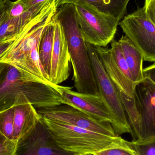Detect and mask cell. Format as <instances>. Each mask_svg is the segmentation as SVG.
Instances as JSON below:
<instances>
[{
	"instance_id": "1",
	"label": "cell",
	"mask_w": 155,
	"mask_h": 155,
	"mask_svg": "<svg viewBox=\"0 0 155 155\" xmlns=\"http://www.w3.org/2000/svg\"><path fill=\"white\" fill-rule=\"evenodd\" d=\"M55 18L61 25L67 42L75 87L79 93L98 95L86 42L77 23L73 4L61 5Z\"/></svg>"
},
{
	"instance_id": "2",
	"label": "cell",
	"mask_w": 155,
	"mask_h": 155,
	"mask_svg": "<svg viewBox=\"0 0 155 155\" xmlns=\"http://www.w3.org/2000/svg\"><path fill=\"white\" fill-rule=\"evenodd\" d=\"M21 95L36 108L64 104L55 87L27 81L8 64L0 75V111L12 106L15 97Z\"/></svg>"
},
{
	"instance_id": "3",
	"label": "cell",
	"mask_w": 155,
	"mask_h": 155,
	"mask_svg": "<svg viewBox=\"0 0 155 155\" xmlns=\"http://www.w3.org/2000/svg\"><path fill=\"white\" fill-rule=\"evenodd\" d=\"M42 118L60 147L78 154H93L110 145L118 137L105 135L62 122Z\"/></svg>"
},
{
	"instance_id": "4",
	"label": "cell",
	"mask_w": 155,
	"mask_h": 155,
	"mask_svg": "<svg viewBox=\"0 0 155 155\" xmlns=\"http://www.w3.org/2000/svg\"><path fill=\"white\" fill-rule=\"evenodd\" d=\"M73 4L85 41L94 46L106 47L114 40L120 21L83 1Z\"/></svg>"
},
{
	"instance_id": "5",
	"label": "cell",
	"mask_w": 155,
	"mask_h": 155,
	"mask_svg": "<svg viewBox=\"0 0 155 155\" xmlns=\"http://www.w3.org/2000/svg\"><path fill=\"white\" fill-rule=\"evenodd\" d=\"M86 45L98 95L109 112L112 120L111 125L115 134L117 136L124 134H132L117 88L106 71L94 46L86 42Z\"/></svg>"
},
{
	"instance_id": "6",
	"label": "cell",
	"mask_w": 155,
	"mask_h": 155,
	"mask_svg": "<svg viewBox=\"0 0 155 155\" xmlns=\"http://www.w3.org/2000/svg\"><path fill=\"white\" fill-rule=\"evenodd\" d=\"M126 36L141 52L144 61L155 63V14L143 6L124 16L119 22Z\"/></svg>"
},
{
	"instance_id": "7",
	"label": "cell",
	"mask_w": 155,
	"mask_h": 155,
	"mask_svg": "<svg viewBox=\"0 0 155 155\" xmlns=\"http://www.w3.org/2000/svg\"><path fill=\"white\" fill-rule=\"evenodd\" d=\"M155 63L143 69L145 78L136 87L134 97L142 117L141 138L146 140L155 137Z\"/></svg>"
},
{
	"instance_id": "8",
	"label": "cell",
	"mask_w": 155,
	"mask_h": 155,
	"mask_svg": "<svg viewBox=\"0 0 155 155\" xmlns=\"http://www.w3.org/2000/svg\"><path fill=\"white\" fill-rule=\"evenodd\" d=\"M36 110L42 117L65 123L105 135L117 136L109 122L98 121L67 105L40 107L37 108Z\"/></svg>"
},
{
	"instance_id": "9",
	"label": "cell",
	"mask_w": 155,
	"mask_h": 155,
	"mask_svg": "<svg viewBox=\"0 0 155 155\" xmlns=\"http://www.w3.org/2000/svg\"><path fill=\"white\" fill-rule=\"evenodd\" d=\"M58 146L42 118L18 141L15 155H78Z\"/></svg>"
},
{
	"instance_id": "10",
	"label": "cell",
	"mask_w": 155,
	"mask_h": 155,
	"mask_svg": "<svg viewBox=\"0 0 155 155\" xmlns=\"http://www.w3.org/2000/svg\"><path fill=\"white\" fill-rule=\"evenodd\" d=\"M55 87L61 95L64 104L70 106L98 121L112 123L109 112L99 95L75 92L72 90V87L59 85Z\"/></svg>"
},
{
	"instance_id": "11",
	"label": "cell",
	"mask_w": 155,
	"mask_h": 155,
	"mask_svg": "<svg viewBox=\"0 0 155 155\" xmlns=\"http://www.w3.org/2000/svg\"><path fill=\"white\" fill-rule=\"evenodd\" d=\"M54 19V35L52 54L50 81L59 85L70 76V55L68 45L62 29L59 22Z\"/></svg>"
},
{
	"instance_id": "12",
	"label": "cell",
	"mask_w": 155,
	"mask_h": 155,
	"mask_svg": "<svg viewBox=\"0 0 155 155\" xmlns=\"http://www.w3.org/2000/svg\"><path fill=\"white\" fill-rule=\"evenodd\" d=\"M13 106L14 137L18 142L34 127L42 117L24 95L16 97Z\"/></svg>"
},
{
	"instance_id": "13",
	"label": "cell",
	"mask_w": 155,
	"mask_h": 155,
	"mask_svg": "<svg viewBox=\"0 0 155 155\" xmlns=\"http://www.w3.org/2000/svg\"><path fill=\"white\" fill-rule=\"evenodd\" d=\"M94 47L106 71L115 86L128 96L133 97L136 87L138 84L126 77L117 67L112 57L110 49L99 46Z\"/></svg>"
},
{
	"instance_id": "14",
	"label": "cell",
	"mask_w": 155,
	"mask_h": 155,
	"mask_svg": "<svg viewBox=\"0 0 155 155\" xmlns=\"http://www.w3.org/2000/svg\"><path fill=\"white\" fill-rule=\"evenodd\" d=\"M118 42L133 81L137 84L140 83L145 78L143 54L126 35H122Z\"/></svg>"
},
{
	"instance_id": "15",
	"label": "cell",
	"mask_w": 155,
	"mask_h": 155,
	"mask_svg": "<svg viewBox=\"0 0 155 155\" xmlns=\"http://www.w3.org/2000/svg\"><path fill=\"white\" fill-rule=\"evenodd\" d=\"M77 1L87 3L100 12L113 15L120 21L127 12L130 0H61L60 5L73 4Z\"/></svg>"
},
{
	"instance_id": "16",
	"label": "cell",
	"mask_w": 155,
	"mask_h": 155,
	"mask_svg": "<svg viewBox=\"0 0 155 155\" xmlns=\"http://www.w3.org/2000/svg\"><path fill=\"white\" fill-rule=\"evenodd\" d=\"M116 88L127 121L132 130V135L136 136L137 139H140L142 131V117L135 97H130L122 90L117 87Z\"/></svg>"
},
{
	"instance_id": "17",
	"label": "cell",
	"mask_w": 155,
	"mask_h": 155,
	"mask_svg": "<svg viewBox=\"0 0 155 155\" xmlns=\"http://www.w3.org/2000/svg\"><path fill=\"white\" fill-rule=\"evenodd\" d=\"M54 35V19L53 18L44 29L40 39L38 50L41 64L49 78L51 74Z\"/></svg>"
},
{
	"instance_id": "18",
	"label": "cell",
	"mask_w": 155,
	"mask_h": 155,
	"mask_svg": "<svg viewBox=\"0 0 155 155\" xmlns=\"http://www.w3.org/2000/svg\"><path fill=\"white\" fill-rule=\"evenodd\" d=\"M92 155H138L136 151L128 144V142L117 137L110 145Z\"/></svg>"
},
{
	"instance_id": "19",
	"label": "cell",
	"mask_w": 155,
	"mask_h": 155,
	"mask_svg": "<svg viewBox=\"0 0 155 155\" xmlns=\"http://www.w3.org/2000/svg\"><path fill=\"white\" fill-rule=\"evenodd\" d=\"M13 105L0 111V133L7 140L15 141L14 137Z\"/></svg>"
},
{
	"instance_id": "20",
	"label": "cell",
	"mask_w": 155,
	"mask_h": 155,
	"mask_svg": "<svg viewBox=\"0 0 155 155\" xmlns=\"http://www.w3.org/2000/svg\"><path fill=\"white\" fill-rule=\"evenodd\" d=\"M110 50L112 57L117 67L126 77L133 80L118 41L113 40L111 42Z\"/></svg>"
},
{
	"instance_id": "21",
	"label": "cell",
	"mask_w": 155,
	"mask_h": 155,
	"mask_svg": "<svg viewBox=\"0 0 155 155\" xmlns=\"http://www.w3.org/2000/svg\"><path fill=\"white\" fill-rule=\"evenodd\" d=\"M128 143L138 155H155V137L146 140H136Z\"/></svg>"
},
{
	"instance_id": "22",
	"label": "cell",
	"mask_w": 155,
	"mask_h": 155,
	"mask_svg": "<svg viewBox=\"0 0 155 155\" xmlns=\"http://www.w3.org/2000/svg\"><path fill=\"white\" fill-rule=\"evenodd\" d=\"M29 32L24 34L15 40L0 43V59L4 56L11 49H13L15 46L17 45ZM8 65V64H6L1 63H0V75Z\"/></svg>"
},
{
	"instance_id": "23",
	"label": "cell",
	"mask_w": 155,
	"mask_h": 155,
	"mask_svg": "<svg viewBox=\"0 0 155 155\" xmlns=\"http://www.w3.org/2000/svg\"><path fill=\"white\" fill-rule=\"evenodd\" d=\"M18 142L5 140L0 142V155H15Z\"/></svg>"
},
{
	"instance_id": "24",
	"label": "cell",
	"mask_w": 155,
	"mask_h": 155,
	"mask_svg": "<svg viewBox=\"0 0 155 155\" xmlns=\"http://www.w3.org/2000/svg\"><path fill=\"white\" fill-rule=\"evenodd\" d=\"M13 2L10 0L0 1V26L8 18L10 8Z\"/></svg>"
},
{
	"instance_id": "25",
	"label": "cell",
	"mask_w": 155,
	"mask_h": 155,
	"mask_svg": "<svg viewBox=\"0 0 155 155\" xmlns=\"http://www.w3.org/2000/svg\"><path fill=\"white\" fill-rule=\"evenodd\" d=\"M27 9L19 0L13 2L9 11L8 16L11 17H16L21 15Z\"/></svg>"
},
{
	"instance_id": "26",
	"label": "cell",
	"mask_w": 155,
	"mask_h": 155,
	"mask_svg": "<svg viewBox=\"0 0 155 155\" xmlns=\"http://www.w3.org/2000/svg\"><path fill=\"white\" fill-rule=\"evenodd\" d=\"M25 6L27 9L30 7L38 4L40 3L43 2L46 0H19Z\"/></svg>"
},
{
	"instance_id": "27",
	"label": "cell",
	"mask_w": 155,
	"mask_h": 155,
	"mask_svg": "<svg viewBox=\"0 0 155 155\" xmlns=\"http://www.w3.org/2000/svg\"><path fill=\"white\" fill-rule=\"evenodd\" d=\"M78 155H88V154H79Z\"/></svg>"
},
{
	"instance_id": "28",
	"label": "cell",
	"mask_w": 155,
	"mask_h": 155,
	"mask_svg": "<svg viewBox=\"0 0 155 155\" xmlns=\"http://www.w3.org/2000/svg\"><path fill=\"white\" fill-rule=\"evenodd\" d=\"M0 1H2V0H0Z\"/></svg>"
}]
</instances>
